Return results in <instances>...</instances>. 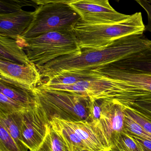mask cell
<instances>
[{
  "label": "cell",
  "instance_id": "cell-1",
  "mask_svg": "<svg viewBox=\"0 0 151 151\" xmlns=\"http://www.w3.org/2000/svg\"><path fill=\"white\" fill-rule=\"evenodd\" d=\"M139 50L132 36L123 37L100 50H82L80 54L67 55L37 67L42 78H50L66 72L95 69L120 60Z\"/></svg>",
  "mask_w": 151,
  "mask_h": 151
},
{
  "label": "cell",
  "instance_id": "cell-2",
  "mask_svg": "<svg viewBox=\"0 0 151 151\" xmlns=\"http://www.w3.org/2000/svg\"><path fill=\"white\" fill-rule=\"evenodd\" d=\"M72 29L82 50H100L123 37L144 34L145 26L142 12H137L125 20L111 24H87L80 19Z\"/></svg>",
  "mask_w": 151,
  "mask_h": 151
},
{
  "label": "cell",
  "instance_id": "cell-3",
  "mask_svg": "<svg viewBox=\"0 0 151 151\" xmlns=\"http://www.w3.org/2000/svg\"><path fill=\"white\" fill-rule=\"evenodd\" d=\"M18 42L29 61L36 67L60 57L80 54L82 51L72 27L48 32L32 38L20 37Z\"/></svg>",
  "mask_w": 151,
  "mask_h": 151
},
{
  "label": "cell",
  "instance_id": "cell-4",
  "mask_svg": "<svg viewBox=\"0 0 151 151\" xmlns=\"http://www.w3.org/2000/svg\"><path fill=\"white\" fill-rule=\"evenodd\" d=\"M96 71V78L110 85L104 99L125 104L151 96V74L127 71L106 65L98 67Z\"/></svg>",
  "mask_w": 151,
  "mask_h": 151
},
{
  "label": "cell",
  "instance_id": "cell-5",
  "mask_svg": "<svg viewBox=\"0 0 151 151\" xmlns=\"http://www.w3.org/2000/svg\"><path fill=\"white\" fill-rule=\"evenodd\" d=\"M40 101L49 118L56 117L70 121L92 122L90 99L86 96L61 90H49L38 85L31 91Z\"/></svg>",
  "mask_w": 151,
  "mask_h": 151
},
{
  "label": "cell",
  "instance_id": "cell-6",
  "mask_svg": "<svg viewBox=\"0 0 151 151\" xmlns=\"http://www.w3.org/2000/svg\"><path fill=\"white\" fill-rule=\"evenodd\" d=\"M49 122L51 127L67 140L74 151H107L111 149L104 134L93 122L70 121L52 117Z\"/></svg>",
  "mask_w": 151,
  "mask_h": 151
},
{
  "label": "cell",
  "instance_id": "cell-7",
  "mask_svg": "<svg viewBox=\"0 0 151 151\" xmlns=\"http://www.w3.org/2000/svg\"><path fill=\"white\" fill-rule=\"evenodd\" d=\"M81 17L67 2L40 5L35 11L32 24L20 38H32L51 31L72 27Z\"/></svg>",
  "mask_w": 151,
  "mask_h": 151
},
{
  "label": "cell",
  "instance_id": "cell-8",
  "mask_svg": "<svg viewBox=\"0 0 151 151\" xmlns=\"http://www.w3.org/2000/svg\"><path fill=\"white\" fill-rule=\"evenodd\" d=\"M34 97V96H33ZM25 110L20 112V127L23 143L29 151H36L44 141L50 126V120L36 98Z\"/></svg>",
  "mask_w": 151,
  "mask_h": 151
},
{
  "label": "cell",
  "instance_id": "cell-9",
  "mask_svg": "<svg viewBox=\"0 0 151 151\" xmlns=\"http://www.w3.org/2000/svg\"><path fill=\"white\" fill-rule=\"evenodd\" d=\"M87 24H111L123 21L130 15L115 10L109 0H74L67 3Z\"/></svg>",
  "mask_w": 151,
  "mask_h": 151
},
{
  "label": "cell",
  "instance_id": "cell-10",
  "mask_svg": "<svg viewBox=\"0 0 151 151\" xmlns=\"http://www.w3.org/2000/svg\"><path fill=\"white\" fill-rule=\"evenodd\" d=\"M0 76L1 81L30 92L41 83L40 73L32 63L19 64L1 59Z\"/></svg>",
  "mask_w": 151,
  "mask_h": 151
},
{
  "label": "cell",
  "instance_id": "cell-11",
  "mask_svg": "<svg viewBox=\"0 0 151 151\" xmlns=\"http://www.w3.org/2000/svg\"><path fill=\"white\" fill-rule=\"evenodd\" d=\"M101 119L98 123L112 147L121 133L125 131V107L113 99H103Z\"/></svg>",
  "mask_w": 151,
  "mask_h": 151
},
{
  "label": "cell",
  "instance_id": "cell-12",
  "mask_svg": "<svg viewBox=\"0 0 151 151\" xmlns=\"http://www.w3.org/2000/svg\"><path fill=\"white\" fill-rule=\"evenodd\" d=\"M35 11L21 9L0 14V35L17 40L32 24Z\"/></svg>",
  "mask_w": 151,
  "mask_h": 151
},
{
  "label": "cell",
  "instance_id": "cell-13",
  "mask_svg": "<svg viewBox=\"0 0 151 151\" xmlns=\"http://www.w3.org/2000/svg\"><path fill=\"white\" fill-rule=\"evenodd\" d=\"M49 90H61L81 94L90 100L103 99L109 88V84L99 78H90L70 85H57L42 87Z\"/></svg>",
  "mask_w": 151,
  "mask_h": 151
},
{
  "label": "cell",
  "instance_id": "cell-14",
  "mask_svg": "<svg viewBox=\"0 0 151 151\" xmlns=\"http://www.w3.org/2000/svg\"><path fill=\"white\" fill-rule=\"evenodd\" d=\"M106 65L127 71L151 74V47L129 55Z\"/></svg>",
  "mask_w": 151,
  "mask_h": 151
},
{
  "label": "cell",
  "instance_id": "cell-15",
  "mask_svg": "<svg viewBox=\"0 0 151 151\" xmlns=\"http://www.w3.org/2000/svg\"><path fill=\"white\" fill-rule=\"evenodd\" d=\"M0 58L19 64L31 63L25 52L15 39L0 35Z\"/></svg>",
  "mask_w": 151,
  "mask_h": 151
},
{
  "label": "cell",
  "instance_id": "cell-16",
  "mask_svg": "<svg viewBox=\"0 0 151 151\" xmlns=\"http://www.w3.org/2000/svg\"><path fill=\"white\" fill-rule=\"evenodd\" d=\"M36 151H74L67 140L50 125L47 135Z\"/></svg>",
  "mask_w": 151,
  "mask_h": 151
},
{
  "label": "cell",
  "instance_id": "cell-17",
  "mask_svg": "<svg viewBox=\"0 0 151 151\" xmlns=\"http://www.w3.org/2000/svg\"><path fill=\"white\" fill-rule=\"evenodd\" d=\"M1 93L11 99L29 106L34 101V98L31 92L20 88L7 84L1 81Z\"/></svg>",
  "mask_w": 151,
  "mask_h": 151
},
{
  "label": "cell",
  "instance_id": "cell-18",
  "mask_svg": "<svg viewBox=\"0 0 151 151\" xmlns=\"http://www.w3.org/2000/svg\"><path fill=\"white\" fill-rule=\"evenodd\" d=\"M111 148L117 151H144L140 144L125 131Z\"/></svg>",
  "mask_w": 151,
  "mask_h": 151
},
{
  "label": "cell",
  "instance_id": "cell-19",
  "mask_svg": "<svg viewBox=\"0 0 151 151\" xmlns=\"http://www.w3.org/2000/svg\"><path fill=\"white\" fill-rule=\"evenodd\" d=\"M125 111V110H124ZM124 127L125 132L130 135L151 140V135L147 133L138 122L132 119L125 112Z\"/></svg>",
  "mask_w": 151,
  "mask_h": 151
},
{
  "label": "cell",
  "instance_id": "cell-20",
  "mask_svg": "<svg viewBox=\"0 0 151 151\" xmlns=\"http://www.w3.org/2000/svg\"><path fill=\"white\" fill-rule=\"evenodd\" d=\"M0 102V111L8 113L20 112L25 110L29 106L11 99L1 92Z\"/></svg>",
  "mask_w": 151,
  "mask_h": 151
},
{
  "label": "cell",
  "instance_id": "cell-21",
  "mask_svg": "<svg viewBox=\"0 0 151 151\" xmlns=\"http://www.w3.org/2000/svg\"><path fill=\"white\" fill-rule=\"evenodd\" d=\"M133 111L151 122V96L127 104Z\"/></svg>",
  "mask_w": 151,
  "mask_h": 151
},
{
  "label": "cell",
  "instance_id": "cell-22",
  "mask_svg": "<svg viewBox=\"0 0 151 151\" xmlns=\"http://www.w3.org/2000/svg\"><path fill=\"white\" fill-rule=\"evenodd\" d=\"M1 11L9 12H14L22 9L24 6H29L37 9V5L28 0H1Z\"/></svg>",
  "mask_w": 151,
  "mask_h": 151
},
{
  "label": "cell",
  "instance_id": "cell-23",
  "mask_svg": "<svg viewBox=\"0 0 151 151\" xmlns=\"http://www.w3.org/2000/svg\"><path fill=\"white\" fill-rule=\"evenodd\" d=\"M123 106L125 107V112L138 122L144 129L151 135V122L133 111L129 106Z\"/></svg>",
  "mask_w": 151,
  "mask_h": 151
},
{
  "label": "cell",
  "instance_id": "cell-24",
  "mask_svg": "<svg viewBox=\"0 0 151 151\" xmlns=\"http://www.w3.org/2000/svg\"><path fill=\"white\" fill-rule=\"evenodd\" d=\"M103 100V99L90 100V118L92 121L96 123H98L101 119Z\"/></svg>",
  "mask_w": 151,
  "mask_h": 151
},
{
  "label": "cell",
  "instance_id": "cell-25",
  "mask_svg": "<svg viewBox=\"0 0 151 151\" xmlns=\"http://www.w3.org/2000/svg\"><path fill=\"white\" fill-rule=\"evenodd\" d=\"M139 4L146 12L148 15V24L145 26V30L151 33V4L146 0H137Z\"/></svg>",
  "mask_w": 151,
  "mask_h": 151
},
{
  "label": "cell",
  "instance_id": "cell-26",
  "mask_svg": "<svg viewBox=\"0 0 151 151\" xmlns=\"http://www.w3.org/2000/svg\"><path fill=\"white\" fill-rule=\"evenodd\" d=\"M130 136L140 144L144 151H151V140L135 136Z\"/></svg>",
  "mask_w": 151,
  "mask_h": 151
},
{
  "label": "cell",
  "instance_id": "cell-27",
  "mask_svg": "<svg viewBox=\"0 0 151 151\" xmlns=\"http://www.w3.org/2000/svg\"><path fill=\"white\" fill-rule=\"evenodd\" d=\"M37 5H44L50 3L69 2L74 0H28Z\"/></svg>",
  "mask_w": 151,
  "mask_h": 151
},
{
  "label": "cell",
  "instance_id": "cell-28",
  "mask_svg": "<svg viewBox=\"0 0 151 151\" xmlns=\"http://www.w3.org/2000/svg\"><path fill=\"white\" fill-rule=\"evenodd\" d=\"M107 151H117L115 150H114V149H113V148H111V149L110 150H108Z\"/></svg>",
  "mask_w": 151,
  "mask_h": 151
},
{
  "label": "cell",
  "instance_id": "cell-29",
  "mask_svg": "<svg viewBox=\"0 0 151 151\" xmlns=\"http://www.w3.org/2000/svg\"><path fill=\"white\" fill-rule=\"evenodd\" d=\"M115 1H116L118 2H119L120 1H121V0H115ZM133 1H136L137 0H133Z\"/></svg>",
  "mask_w": 151,
  "mask_h": 151
},
{
  "label": "cell",
  "instance_id": "cell-30",
  "mask_svg": "<svg viewBox=\"0 0 151 151\" xmlns=\"http://www.w3.org/2000/svg\"><path fill=\"white\" fill-rule=\"evenodd\" d=\"M148 2L150 3L151 4V0H146Z\"/></svg>",
  "mask_w": 151,
  "mask_h": 151
},
{
  "label": "cell",
  "instance_id": "cell-31",
  "mask_svg": "<svg viewBox=\"0 0 151 151\" xmlns=\"http://www.w3.org/2000/svg\"><path fill=\"white\" fill-rule=\"evenodd\" d=\"M87 151V150H83V151Z\"/></svg>",
  "mask_w": 151,
  "mask_h": 151
}]
</instances>
